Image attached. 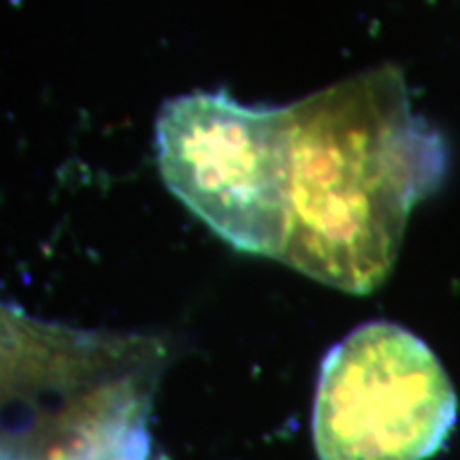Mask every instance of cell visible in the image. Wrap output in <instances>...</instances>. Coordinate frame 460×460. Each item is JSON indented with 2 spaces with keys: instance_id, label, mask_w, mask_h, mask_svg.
I'll return each instance as SVG.
<instances>
[{
  "instance_id": "3",
  "label": "cell",
  "mask_w": 460,
  "mask_h": 460,
  "mask_svg": "<svg viewBox=\"0 0 460 460\" xmlns=\"http://www.w3.org/2000/svg\"><path fill=\"white\" fill-rule=\"evenodd\" d=\"M4 329V393L43 396L11 410L4 460H146L147 373L132 343L34 322Z\"/></svg>"
},
{
  "instance_id": "2",
  "label": "cell",
  "mask_w": 460,
  "mask_h": 460,
  "mask_svg": "<svg viewBox=\"0 0 460 460\" xmlns=\"http://www.w3.org/2000/svg\"><path fill=\"white\" fill-rule=\"evenodd\" d=\"M166 188L217 237L279 258L288 228V109L243 105L226 90L166 101L156 119Z\"/></svg>"
},
{
  "instance_id": "1",
  "label": "cell",
  "mask_w": 460,
  "mask_h": 460,
  "mask_svg": "<svg viewBox=\"0 0 460 460\" xmlns=\"http://www.w3.org/2000/svg\"><path fill=\"white\" fill-rule=\"evenodd\" d=\"M286 109L290 181L279 261L367 295L393 271L410 211L446 180L444 137L411 111L393 65Z\"/></svg>"
},
{
  "instance_id": "4",
  "label": "cell",
  "mask_w": 460,
  "mask_h": 460,
  "mask_svg": "<svg viewBox=\"0 0 460 460\" xmlns=\"http://www.w3.org/2000/svg\"><path fill=\"white\" fill-rule=\"evenodd\" d=\"M458 418L450 377L422 339L369 322L326 354L314 399L320 460H427Z\"/></svg>"
}]
</instances>
